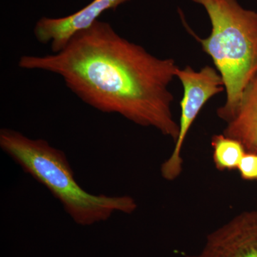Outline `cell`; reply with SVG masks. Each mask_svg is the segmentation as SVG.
<instances>
[{
    "instance_id": "6da1fadb",
    "label": "cell",
    "mask_w": 257,
    "mask_h": 257,
    "mask_svg": "<svg viewBox=\"0 0 257 257\" xmlns=\"http://www.w3.org/2000/svg\"><path fill=\"white\" fill-rule=\"evenodd\" d=\"M18 66L60 76L71 92L98 111L155 128L175 143L178 138L169 89L179 69L175 60L152 55L120 36L110 24L96 20L60 52L23 56Z\"/></svg>"
},
{
    "instance_id": "7a4b0ae2",
    "label": "cell",
    "mask_w": 257,
    "mask_h": 257,
    "mask_svg": "<svg viewBox=\"0 0 257 257\" xmlns=\"http://www.w3.org/2000/svg\"><path fill=\"white\" fill-rule=\"evenodd\" d=\"M0 147L25 173L58 199L76 224L90 225L110 219L116 212L133 214L138 208L130 196L92 194L74 179L65 153L42 139L33 140L11 128L0 130Z\"/></svg>"
},
{
    "instance_id": "3957f363",
    "label": "cell",
    "mask_w": 257,
    "mask_h": 257,
    "mask_svg": "<svg viewBox=\"0 0 257 257\" xmlns=\"http://www.w3.org/2000/svg\"><path fill=\"white\" fill-rule=\"evenodd\" d=\"M191 1L202 5L211 21L210 35L197 39L224 81L226 101L216 114L227 123L236 114L243 89L257 74V13L245 9L238 0Z\"/></svg>"
},
{
    "instance_id": "277c9868",
    "label": "cell",
    "mask_w": 257,
    "mask_h": 257,
    "mask_svg": "<svg viewBox=\"0 0 257 257\" xmlns=\"http://www.w3.org/2000/svg\"><path fill=\"white\" fill-rule=\"evenodd\" d=\"M177 77L183 86L184 94L180 101L179 137L170 157L161 166V175L167 181L175 180L182 172V148L198 114L211 98L225 90L221 74L210 66H206L198 72L189 66L179 68Z\"/></svg>"
},
{
    "instance_id": "5b68a950",
    "label": "cell",
    "mask_w": 257,
    "mask_h": 257,
    "mask_svg": "<svg viewBox=\"0 0 257 257\" xmlns=\"http://www.w3.org/2000/svg\"><path fill=\"white\" fill-rule=\"evenodd\" d=\"M186 257H257V211L234 216L207 235L199 252Z\"/></svg>"
},
{
    "instance_id": "8992f818",
    "label": "cell",
    "mask_w": 257,
    "mask_h": 257,
    "mask_svg": "<svg viewBox=\"0 0 257 257\" xmlns=\"http://www.w3.org/2000/svg\"><path fill=\"white\" fill-rule=\"evenodd\" d=\"M130 0H93L74 14L60 18L43 17L34 29V35L40 43L50 44L53 53L60 52L76 34L87 30L106 10H115Z\"/></svg>"
},
{
    "instance_id": "52a82bcc",
    "label": "cell",
    "mask_w": 257,
    "mask_h": 257,
    "mask_svg": "<svg viewBox=\"0 0 257 257\" xmlns=\"http://www.w3.org/2000/svg\"><path fill=\"white\" fill-rule=\"evenodd\" d=\"M223 134L239 141L246 152L257 153V74L243 89L236 114Z\"/></svg>"
},
{
    "instance_id": "ba28073f",
    "label": "cell",
    "mask_w": 257,
    "mask_h": 257,
    "mask_svg": "<svg viewBox=\"0 0 257 257\" xmlns=\"http://www.w3.org/2000/svg\"><path fill=\"white\" fill-rule=\"evenodd\" d=\"M213 161L219 171L234 170L238 168L246 150L242 144L234 138L222 135H214L211 140Z\"/></svg>"
},
{
    "instance_id": "9c48e42d",
    "label": "cell",
    "mask_w": 257,
    "mask_h": 257,
    "mask_svg": "<svg viewBox=\"0 0 257 257\" xmlns=\"http://www.w3.org/2000/svg\"><path fill=\"white\" fill-rule=\"evenodd\" d=\"M237 170L241 178L244 180H257V153L246 152Z\"/></svg>"
}]
</instances>
